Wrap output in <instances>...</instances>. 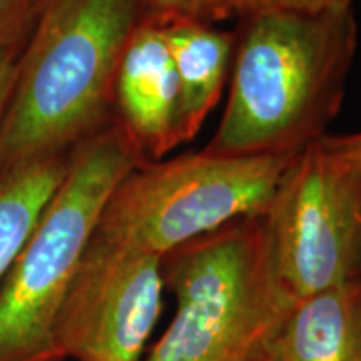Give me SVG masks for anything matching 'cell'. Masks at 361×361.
<instances>
[{
    "mask_svg": "<svg viewBox=\"0 0 361 361\" xmlns=\"http://www.w3.org/2000/svg\"><path fill=\"white\" fill-rule=\"evenodd\" d=\"M263 361H361V274L296 301Z\"/></svg>",
    "mask_w": 361,
    "mask_h": 361,
    "instance_id": "obj_9",
    "label": "cell"
},
{
    "mask_svg": "<svg viewBox=\"0 0 361 361\" xmlns=\"http://www.w3.org/2000/svg\"><path fill=\"white\" fill-rule=\"evenodd\" d=\"M179 109V80L168 42L159 25L144 22L121 57L112 119L146 161H159L183 144Z\"/></svg>",
    "mask_w": 361,
    "mask_h": 361,
    "instance_id": "obj_8",
    "label": "cell"
},
{
    "mask_svg": "<svg viewBox=\"0 0 361 361\" xmlns=\"http://www.w3.org/2000/svg\"><path fill=\"white\" fill-rule=\"evenodd\" d=\"M19 45L0 49V121L6 112L8 97H11L13 80H16L17 66H19Z\"/></svg>",
    "mask_w": 361,
    "mask_h": 361,
    "instance_id": "obj_17",
    "label": "cell"
},
{
    "mask_svg": "<svg viewBox=\"0 0 361 361\" xmlns=\"http://www.w3.org/2000/svg\"><path fill=\"white\" fill-rule=\"evenodd\" d=\"M261 216L295 303L361 274V171L333 159L322 139L295 156Z\"/></svg>",
    "mask_w": 361,
    "mask_h": 361,
    "instance_id": "obj_6",
    "label": "cell"
},
{
    "mask_svg": "<svg viewBox=\"0 0 361 361\" xmlns=\"http://www.w3.org/2000/svg\"><path fill=\"white\" fill-rule=\"evenodd\" d=\"M42 0H0V49L20 45Z\"/></svg>",
    "mask_w": 361,
    "mask_h": 361,
    "instance_id": "obj_12",
    "label": "cell"
},
{
    "mask_svg": "<svg viewBox=\"0 0 361 361\" xmlns=\"http://www.w3.org/2000/svg\"><path fill=\"white\" fill-rule=\"evenodd\" d=\"M256 361H261V358H258V360H256Z\"/></svg>",
    "mask_w": 361,
    "mask_h": 361,
    "instance_id": "obj_18",
    "label": "cell"
},
{
    "mask_svg": "<svg viewBox=\"0 0 361 361\" xmlns=\"http://www.w3.org/2000/svg\"><path fill=\"white\" fill-rule=\"evenodd\" d=\"M146 157L112 119L72 149L69 169L0 286V361H62L54 323L107 200Z\"/></svg>",
    "mask_w": 361,
    "mask_h": 361,
    "instance_id": "obj_4",
    "label": "cell"
},
{
    "mask_svg": "<svg viewBox=\"0 0 361 361\" xmlns=\"http://www.w3.org/2000/svg\"><path fill=\"white\" fill-rule=\"evenodd\" d=\"M161 29L179 80L180 141L188 142L219 101L231 67L234 34L194 19L171 22Z\"/></svg>",
    "mask_w": 361,
    "mask_h": 361,
    "instance_id": "obj_10",
    "label": "cell"
},
{
    "mask_svg": "<svg viewBox=\"0 0 361 361\" xmlns=\"http://www.w3.org/2000/svg\"><path fill=\"white\" fill-rule=\"evenodd\" d=\"M324 151L343 166L361 171V130L346 135H323Z\"/></svg>",
    "mask_w": 361,
    "mask_h": 361,
    "instance_id": "obj_15",
    "label": "cell"
},
{
    "mask_svg": "<svg viewBox=\"0 0 361 361\" xmlns=\"http://www.w3.org/2000/svg\"><path fill=\"white\" fill-rule=\"evenodd\" d=\"M144 22L154 25H168L171 22L194 19L197 0H141Z\"/></svg>",
    "mask_w": 361,
    "mask_h": 361,
    "instance_id": "obj_14",
    "label": "cell"
},
{
    "mask_svg": "<svg viewBox=\"0 0 361 361\" xmlns=\"http://www.w3.org/2000/svg\"><path fill=\"white\" fill-rule=\"evenodd\" d=\"M161 269L176 314L144 361H256L295 305L276 276L261 214L176 247Z\"/></svg>",
    "mask_w": 361,
    "mask_h": 361,
    "instance_id": "obj_3",
    "label": "cell"
},
{
    "mask_svg": "<svg viewBox=\"0 0 361 361\" xmlns=\"http://www.w3.org/2000/svg\"><path fill=\"white\" fill-rule=\"evenodd\" d=\"M298 152L218 156L201 151L146 161L117 184L92 234L162 258L233 221L263 214Z\"/></svg>",
    "mask_w": 361,
    "mask_h": 361,
    "instance_id": "obj_5",
    "label": "cell"
},
{
    "mask_svg": "<svg viewBox=\"0 0 361 361\" xmlns=\"http://www.w3.org/2000/svg\"><path fill=\"white\" fill-rule=\"evenodd\" d=\"M161 259L90 236L54 323L62 361H141L162 310Z\"/></svg>",
    "mask_w": 361,
    "mask_h": 361,
    "instance_id": "obj_7",
    "label": "cell"
},
{
    "mask_svg": "<svg viewBox=\"0 0 361 361\" xmlns=\"http://www.w3.org/2000/svg\"><path fill=\"white\" fill-rule=\"evenodd\" d=\"M141 0H42L0 121V171L69 152L109 124Z\"/></svg>",
    "mask_w": 361,
    "mask_h": 361,
    "instance_id": "obj_2",
    "label": "cell"
},
{
    "mask_svg": "<svg viewBox=\"0 0 361 361\" xmlns=\"http://www.w3.org/2000/svg\"><path fill=\"white\" fill-rule=\"evenodd\" d=\"M246 0H197L194 20L213 24V22L241 16Z\"/></svg>",
    "mask_w": 361,
    "mask_h": 361,
    "instance_id": "obj_16",
    "label": "cell"
},
{
    "mask_svg": "<svg viewBox=\"0 0 361 361\" xmlns=\"http://www.w3.org/2000/svg\"><path fill=\"white\" fill-rule=\"evenodd\" d=\"M355 0H246L241 17L264 11H291V12H324L335 8L353 7Z\"/></svg>",
    "mask_w": 361,
    "mask_h": 361,
    "instance_id": "obj_13",
    "label": "cell"
},
{
    "mask_svg": "<svg viewBox=\"0 0 361 361\" xmlns=\"http://www.w3.org/2000/svg\"><path fill=\"white\" fill-rule=\"evenodd\" d=\"M71 152L35 157L0 171V283L64 180Z\"/></svg>",
    "mask_w": 361,
    "mask_h": 361,
    "instance_id": "obj_11",
    "label": "cell"
},
{
    "mask_svg": "<svg viewBox=\"0 0 361 361\" xmlns=\"http://www.w3.org/2000/svg\"><path fill=\"white\" fill-rule=\"evenodd\" d=\"M356 44L353 7L241 17L234 32L231 92L202 151L291 154L319 141L340 112Z\"/></svg>",
    "mask_w": 361,
    "mask_h": 361,
    "instance_id": "obj_1",
    "label": "cell"
}]
</instances>
